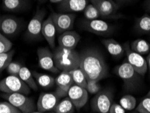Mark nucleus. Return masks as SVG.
<instances>
[{
    "label": "nucleus",
    "instance_id": "40",
    "mask_svg": "<svg viewBox=\"0 0 150 113\" xmlns=\"http://www.w3.org/2000/svg\"><path fill=\"white\" fill-rule=\"evenodd\" d=\"M63 0H50V1L52 4H59Z\"/></svg>",
    "mask_w": 150,
    "mask_h": 113
},
{
    "label": "nucleus",
    "instance_id": "26",
    "mask_svg": "<svg viewBox=\"0 0 150 113\" xmlns=\"http://www.w3.org/2000/svg\"><path fill=\"white\" fill-rule=\"evenodd\" d=\"M135 29L139 33L144 34H150V16L147 14L137 20L135 23Z\"/></svg>",
    "mask_w": 150,
    "mask_h": 113
},
{
    "label": "nucleus",
    "instance_id": "15",
    "mask_svg": "<svg viewBox=\"0 0 150 113\" xmlns=\"http://www.w3.org/2000/svg\"><path fill=\"white\" fill-rule=\"evenodd\" d=\"M55 84L56 85V90L55 92L62 98L67 96L68 91L74 85V82L69 72L62 71L55 79Z\"/></svg>",
    "mask_w": 150,
    "mask_h": 113
},
{
    "label": "nucleus",
    "instance_id": "43",
    "mask_svg": "<svg viewBox=\"0 0 150 113\" xmlns=\"http://www.w3.org/2000/svg\"><path fill=\"white\" fill-rule=\"evenodd\" d=\"M147 96L150 97V90L149 91V92H148V94H147Z\"/></svg>",
    "mask_w": 150,
    "mask_h": 113
},
{
    "label": "nucleus",
    "instance_id": "18",
    "mask_svg": "<svg viewBox=\"0 0 150 113\" xmlns=\"http://www.w3.org/2000/svg\"><path fill=\"white\" fill-rule=\"evenodd\" d=\"M81 40V35L74 31H68L59 35V46L68 49H75Z\"/></svg>",
    "mask_w": 150,
    "mask_h": 113
},
{
    "label": "nucleus",
    "instance_id": "8",
    "mask_svg": "<svg viewBox=\"0 0 150 113\" xmlns=\"http://www.w3.org/2000/svg\"><path fill=\"white\" fill-rule=\"evenodd\" d=\"M81 26L85 31L99 36H108L112 34L114 31V27L111 24L100 19L92 21L85 19L81 23Z\"/></svg>",
    "mask_w": 150,
    "mask_h": 113
},
{
    "label": "nucleus",
    "instance_id": "20",
    "mask_svg": "<svg viewBox=\"0 0 150 113\" xmlns=\"http://www.w3.org/2000/svg\"><path fill=\"white\" fill-rule=\"evenodd\" d=\"M101 42H102L103 45H104L105 48L106 49L108 52L112 57L118 58L122 56L124 53H125L124 45H121L120 43H119L118 41L115 40V39H103Z\"/></svg>",
    "mask_w": 150,
    "mask_h": 113
},
{
    "label": "nucleus",
    "instance_id": "14",
    "mask_svg": "<svg viewBox=\"0 0 150 113\" xmlns=\"http://www.w3.org/2000/svg\"><path fill=\"white\" fill-rule=\"evenodd\" d=\"M67 96L69 97L77 110H81L84 107L89 99V95L87 90L75 84L70 88Z\"/></svg>",
    "mask_w": 150,
    "mask_h": 113
},
{
    "label": "nucleus",
    "instance_id": "6",
    "mask_svg": "<svg viewBox=\"0 0 150 113\" xmlns=\"http://www.w3.org/2000/svg\"><path fill=\"white\" fill-rule=\"evenodd\" d=\"M113 93L111 90H100L91 99L92 110L98 113H109L110 108L113 103Z\"/></svg>",
    "mask_w": 150,
    "mask_h": 113
},
{
    "label": "nucleus",
    "instance_id": "16",
    "mask_svg": "<svg viewBox=\"0 0 150 113\" xmlns=\"http://www.w3.org/2000/svg\"><path fill=\"white\" fill-rule=\"evenodd\" d=\"M41 34L52 50L56 48V37L57 34L56 28L53 22L52 16H50L47 19L44 20L42 26Z\"/></svg>",
    "mask_w": 150,
    "mask_h": 113
},
{
    "label": "nucleus",
    "instance_id": "41",
    "mask_svg": "<svg viewBox=\"0 0 150 113\" xmlns=\"http://www.w3.org/2000/svg\"><path fill=\"white\" fill-rule=\"evenodd\" d=\"M147 8L149 10H150V0H147Z\"/></svg>",
    "mask_w": 150,
    "mask_h": 113
},
{
    "label": "nucleus",
    "instance_id": "13",
    "mask_svg": "<svg viewBox=\"0 0 150 113\" xmlns=\"http://www.w3.org/2000/svg\"><path fill=\"white\" fill-rule=\"evenodd\" d=\"M39 65L42 69L53 73H58L59 70L55 65L53 52L47 47L40 48L37 51Z\"/></svg>",
    "mask_w": 150,
    "mask_h": 113
},
{
    "label": "nucleus",
    "instance_id": "46",
    "mask_svg": "<svg viewBox=\"0 0 150 113\" xmlns=\"http://www.w3.org/2000/svg\"><path fill=\"white\" fill-rule=\"evenodd\" d=\"M131 113H139V112H131Z\"/></svg>",
    "mask_w": 150,
    "mask_h": 113
},
{
    "label": "nucleus",
    "instance_id": "17",
    "mask_svg": "<svg viewBox=\"0 0 150 113\" xmlns=\"http://www.w3.org/2000/svg\"><path fill=\"white\" fill-rule=\"evenodd\" d=\"M89 0H63L59 4L58 10L62 13L81 12L89 4Z\"/></svg>",
    "mask_w": 150,
    "mask_h": 113
},
{
    "label": "nucleus",
    "instance_id": "33",
    "mask_svg": "<svg viewBox=\"0 0 150 113\" xmlns=\"http://www.w3.org/2000/svg\"><path fill=\"white\" fill-rule=\"evenodd\" d=\"M136 111L139 113H150V97L143 98L136 107Z\"/></svg>",
    "mask_w": 150,
    "mask_h": 113
},
{
    "label": "nucleus",
    "instance_id": "2",
    "mask_svg": "<svg viewBox=\"0 0 150 113\" xmlns=\"http://www.w3.org/2000/svg\"><path fill=\"white\" fill-rule=\"evenodd\" d=\"M55 65L59 71L70 72L80 66V53L75 49L56 48L53 52Z\"/></svg>",
    "mask_w": 150,
    "mask_h": 113
},
{
    "label": "nucleus",
    "instance_id": "37",
    "mask_svg": "<svg viewBox=\"0 0 150 113\" xmlns=\"http://www.w3.org/2000/svg\"><path fill=\"white\" fill-rule=\"evenodd\" d=\"M89 1L91 2L93 5L96 6V7H98V6L100 4V2L103 0H89Z\"/></svg>",
    "mask_w": 150,
    "mask_h": 113
},
{
    "label": "nucleus",
    "instance_id": "25",
    "mask_svg": "<svg viewBox=\"0 0 150 113\" xmlns=\"http://www.w3.org/2000/svg\"><path fill=\"white\" fill-rule=\"evenodd\" d=\"M54 111L56 113H74L75 107L68 96L59 102Z\"/></svg>",
    "mask_w": 150,
    "mask_h": 113
},
{
    "label": "nucleus",
    "instance_id": "7",
    "mask_svg": "<svg viewBox=\"0 0 150 113\" xmlns=\"http://www.w3.org/2000/svg\"><path fill=\"white\" fill-rule=\"evenodd\" d=\"M23 27V22L18 18L10 15L0 16V33L6 37L16 36Z\"/></svg>",
    "mask_w": 150,
    "mask_h": 113
},
{
    "label": "nucleus",
    "instance_id": "32",
    "mask_svg": "<svg viewBox=\"0 0 150 113\" xmlns=\"http://www.w3.org/2000/svg\"><path fill=\"white\" fill-rule=\"evenodd\" d=\"M23 65L21 63L16 61H12L10 65L8 66L6 70L8 72L9 75H13V76H18L20 72V70L23 67Z\"/></svg>",
    "mask_w": 150,
    "mask_h": 113
},
{
    "label": "nucleus",
    "instance_id": "11",
    "mask_svg": "<svg viewBox=\"0 0 150 113\" xmlns=\"http://www.w3.org/2000/svg\"><path fill=\"white\" fill-rule=\"evenodd\" d=\"M46 12L45 10H37L33 17L28 24L26 35L30 39H41L42 38L41 29Z\"/></svg>",
    "mask_w": 150,
    "mask_h": 113
},
{
    "label": "nucleus",
    "instance_id": "42",
    "mask_svg": "<svg viewBox=\"0 0 150 113\" xmlns=\"http://www.w3.org/2000/svg\"><path fill=\"white\" fill-rule=\"evenodd\" d=\"M31 113H45V112H39V111H34Z\"/></svg>",
    "mask_w": 150,
    "mask_h": 113
},
{
    "label": "nucleus",
    "instance_id": "38",
    "mask_svg": "<svg viewBox=\"0 0 150 113\" xmlns=\"http://www.w3.org/2000/svg\"><path fill=\"white\" fill-rule=\"evenodd\" d=\"M114 1H115L117 4H124V3H127V2L131 1L132 0H114Z\"/></svg>",
    "mask_w": 150,
    "mask_h": 113
},
{
    "label": "nucleus",
    "instance_id": "31",
    "mask_svg": "<svg viewBox=\"0 0 150 113\" xmlns=\"http://www.w3.org/2000/svg\"><path fill=\"white\" fill-rule=\"evenodd\" d=\"M13 44L10 39L0 33V54L12 50Z\"/></svg>",
    "mask_w": 150,
    "mask_h": 113
},
{
    "label": "nucleus",
    "instance_id": "21",
    "mask_svg": "<svg viewBox=\"0 0 150 113\" xmlns=\"http://www.w3.org/2000/svg\"><path fill=\"white\" fill-rule=\"evenodd\" d=\"M32 73L37 83L41 87L50 89L55 85V79L51 75L35 71L32 72Z\"/></svg>",
    "mask_w": 150,
    "mask_h": 113
},
{
    "label": "nucleus",
    "instance_id": "9",
    "mask_svg": "<svg viewBox=\"0 0 150 113\" xmlns=\"http://www.w3.org/2000/svg\"><path fill=\"white\" fill-rule=\"evenodd\" d=\"M50 16L56 26L57 34L61 35L66 31H72L73 28L76 18V14L74 13L53 12Z\"/></svg>",
    "mask_w": 150,
    "mask_h": 113
},
{
    "label": "nucleus",
    "instance_id": "22",
    "mask_svg": "<svg viewBox=\"0 0 150 113\" xmlns=\"http://www.w3.org/2000/svg\"><path fill=\"white\" fill-rule=\"evenodd\" d=\"M18 77L23 80L25 83L29 87L30 89L36 91L38 89V85L33 75L32 72L26 67V66H23L20 70Z\"/></svg>",
    "mask_w": 150,
    "mask_h": 113
},
{
    "label": "nucleus",
    "instance_id": "27",
    "mask_svg": "<svg viewBox=\"0 0 150 113\" xmlns=\"http://www.w3.org/2000/svg\"><path fill=\"white\" fill-rule=\"evenodd\" d=\"M69 72L70 74L71 75V77L72 78V80H73L74 84H75V85H76L81 86V87H84L86 89L87 80L85 74H84L83 72L81 70L80 68L72 70Z\"/></svg>",
    "mask_w": 150,
    "mask_h": 113
},
{
    "label": "nucleus",
    "instance_id": "5",
    "mask_svg": "<svg viewBox=\"0 0 150 113\" xmlns=\"http://www.w3.org/2000/svg\"><path fill=\"white\" fill-rule=\"evenodd\" d=\"M0 91L5 94L21 93L28 95L30 88L19 77L9 75L0 81Z\"/></svg>",
    "mask_w": 150,
    "mask_h": 113
},
{
    "label": "nucleus",
    "instance_id": "24",
    "mask_svg": "<svg viewBox=\"0 0 150 113\" xmlns=\"http://www.w3.org/2000/svg\"><path fill=\"white\" fill-rule=\"evenodd\" d=\"M4 10L8 12H17L25 8V0H2Z\"/></svg>",
    "mask_w": 150,
    "mask_h": 113
},
{
    "label": "nucleus",
    "instance_id": "29",
    "mask_svg": "<svg viewBox=\"0 0 150 113\" xmlns=\"http://www.w3.org/2000/svg\"><path fill=\"white\" fill-rule=\"evenodd\" d=\"M83 15L85 19L87 21L98 19L100 16L98 8L92 4H89L85 8V10H83Z\"/></svg>",
    "mask_w": 150,
    "mask_h": 113
},
{
    "label": "nucleus",
    "instance_id": "39",
    "mask_svg": "<svg viewBox=\"0 0 150 113\" xmlns=\"http://www.w3.org/2000/svg\"><path fill=\"white\" fill-rule=\"evenodd\" d=\"M146 60H147V68H148V70L150 72V51H149L148 55H147V56Z\"/></svg>",
    "mask_w": 150,
    "mask_h": 113
},
{
    "label": "nucleus",
    "instance_id": "45",
    "mask_svg": "<svg viewBox=\"0 0 150 113\" xmlns=\"http://www.w3.org/2000/svg\"><path fill=\"white\" fill-rule=\"evenodd\" d=\"M47 113H56V112L54 111V112H47Z\"/></svg>",
    "mask_w": 150,
    "mask_h": 113
},
{
    "label": "nucleus",
    "instance_id": "23",
    "mask_svg": "<svg viewBox=\"0 0 150 113\" xmlns=\"http://www.w3.org/2000/svg\"><path fill=\"white\" fill-rule=\"evenodd\" d=\"M131 49L133 52L141 55L148 54L150 51V44L146 40L143 39H137L132 42Z\"/></svg>",
    "mask_w": 150,
    "mask_h": 113
},
{
    "label": "nucleus",
    "instance_id": "36",
    "mask_svg": "<svg viewBox=\"0 0 150 113\" xmlns=\"http://www.w3.org/2000/svg\"><path fill=\"white\" fill-rule=\"evenodd\" d=\"M109 113H126V110L120 104L112 103Z\"/></svg>",
    "mask_w": 150,
    "mask_h": 113
},
{
    "label": "nucleus",
    "instance_id": "1",
    "mask_svg": "<svg viewBox=\"0 0 150 113\" xmlns=\"http://www.w3.org/2000/svg\"><path fill=\"white\" fill-rule=\"evenodd\" d=\"M79 68L85 74L87 80L100 81L108 76V67L100 51L89 48L80 53Z\"/></svg>",
    "mask_w": 150,
    "mask_h": 113
},
{
    "label": "nucleus",
    "instance_id": "3",
    "mask_svg": "<svg viewBox=\"0 0 150 113\" xmlns=\"http://www.w3.org/2000/svg\"><path fill=\"white\" fill-rule=\"evenodd\" d=\"M114 73L124 82L125 90L134 91L139 87L141 84V75L134 70L126 60L122 64L116 66Z\"/></svg>",
    "mask_w": 150,
    "mask_h": 113
},
{
    "label": "nucleus",
    "instance_id": "30",
    "mask_svg": "<svg viewBox=\"0 0 150 113\" xmlns=\"http://www.w3.org/2000/svg\"><path fill=\"white\" fill-rule=\"evenodd\" d=\"M120 104L125 108L126 110H133L136 108L137 100L136 98L131 95H125L121 97Z\"/></svg>",
    "mask_w": 150,
    "mask_h": 113
},
{
    "label": "nucleus",
    "instance_id": "44",
    "mask_svg": "<svg viewBox=\"0 0 150 113\" xmlns=\"http://www.w3.org/2000/svg\"><path fill=\"white\" fill-rule=\"evenodd\" d=\"M38 1H42V2H43V1H46V0H38Z\"/></svg>",
    "mask_w": 150,
    "mask_h": 113
},
{
    "label": "nucleus",
    "instance_id": "19",
    "mask_svg": "<svg viewBox=\"0 0 150 113\" xmlns=\"http://www.w3.org/2000/svg\"><path fill=\"white\" fill-rule=\"evenodd\" d=\"M100 16L114 18L117 15L118 6L114 0H103L98 6Z\"/></svg>",
    "mask_w": 150,
    "mask_h": 113
},
{
    "label": "nucleus",
    "instance_id": "28",
    "mask_svg": "<svg viewBox=\"0 0 150 113\" xmlns=\"http://www.w3.org/2000/svg\"><path fill=\"white\" fill-rule=\"evenodd\" d=\"M15 51L11 50L7 52H4L0 54V73L6 69L8 66L12 61L13 56L14 55Z\"/></svg>",
    "mask_w": 150,
    "mask_h": 113
},
{
    "label": "nucleus",
    "instance_id": "10",
    "mask_svg": "<svg viewBox=\"0 0 150 113\" xmlns=\"http://www.w3.org/2000/svg\"><path fill=\"white\" fill-rule=\"evenodd\" d=\"M124 48L127 55V61L141 76H144L148 70L146 59L142 55L133 52L129 44H125Z\"/></svg>",
    "mask_w": 150,
    "mask_h": 113
},
{
    "label": "nucleus",
    "instance_id": "12",
    "mask_svg": "<svg viewBox=\"0 0 150 113\" xmlns=\"http://www.w3.org/2000/svg\"><path fill=\"white\" fill-rule=\"evenodd\" d=\"M59 101L60 97L56 92L41 93L37 101V110L45 113L54 111Z\"/></svg>",
    "mask_w": 150,
    "mask_h": 113
},
{
    "label": "nucleus",
    "instance_id": "4",
    "mask_svg": "<svg viewBox=\"0 0 150 113\" xmlns=\"http://www.w3.org/2000/svg\"><path fill=\"white\" fill-rule=\"evenodd\" d=\"M2 97L6 99L22 113H31L36 109L34 100L26 95L21 93H13V94H5L1 95Z\"/></svg>",
    "mask_w": 150,
    "mask_h": 113
},
{
    "label": "nucleus",
    "instance_id": "35",
    "mask_svg": "<svg viewBox=\"0 0 150 113\" xmlns=\"http://www.w3.org/2000/svg\"><path fill=\"white\" fill-rule=\"evenodd\" d=\"M0 113H22L8 102H0Z\"/></svg>",
    "mask_w": 150,
    "mask_h": 113
},
{
    "label": "nucleus",
    "instance_id": "34",
    "mask_svg": "<svg viewBox=\"0 0 150 113\" xmlns=\"http://www.w3.org/2000/svg\"><path fill=\"white\" fill-rule=\"evenodd\" d=\"M86 90L89 94H96L101 90V85L99 83V81L87 80Z\"/></svg>",
    "mask_w": 150,
    "mask_h": 113
}]
</instances>
